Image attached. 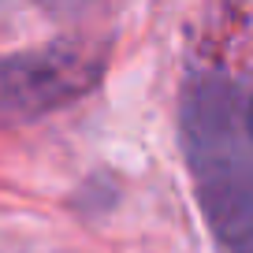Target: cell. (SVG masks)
I'll return each instance as SVG.
<instances>
[{"mask_svg": "<svg viewBox=\"0 0 253 253\" xmlns=\"http://www.w3.org/2000/svg\"><path fill=\"white\" fill-rule=\"evenodd\" d=\"M250 134H253V108H250Z\"/></svg>", "mask_w": 253, "mask_h": 253, "instance_id": "6da1fadb", "label": "cell"}]
</instances>
